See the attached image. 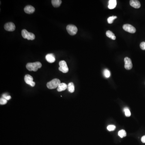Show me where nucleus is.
<instances>
[{
    "instance_id": "obj_1",
    "label": "nucleus",
    "mask_w": 145,
    "mask_h": 145,
    "mask_svg": "<svg viewBox=\"0 0 145 145\" xmlns=\"http://www.w3.org/2000/svg\"><path fill=\"white\" fill-rule=\"evenodd\" d=\"M42 64L40 62H36L35 63H27L26 66L27 69L29 71H36L38 69L42 67Z\"/></svg>"
},
{
    "instance_id": "obj_2",
    "label": "nucleus",
    "mask_w": 145,
    "mask_h": 145,
    "mask_svg": "<svg viewBox=\"0 0 145 145\" xmlns=\"http://www.w3.org/2000/svg\"><path fill=\"white\" fill-rule=\"evenodd\" d=\"M61 83V81L58 79H54L47 83V87L49 89H54L58 87Z\"/></svg>"
},
{
    "instance_id": "obj_3",
    "label": "nucleus",
    "mask_w": 145,
    "mask_h": 145,
    "mask_svg": "<svg viewBox=\"0 0 145 145\" xmlns=\"http://www.w3.org/2000/svg\"><path fill=\"white\" fill-rule=\"evenodd\" d=\"M22 35L23 37L28 40H33L35 38V35L32 33L29 32L26 29H23L22 31Z\"/></svg>"
},
{
    "instance_id": "obj_4",
    "label": "nucleus",
    "mask_w": 145,
    "mask_h": 145,
    "mask_svg": "<svg viewBox=\"0 0 145 145\" xmlns=\"http://www.w3.org/2000/svg\"><path fill=\"white\" fill-rule=\"evenodd\" d=\"M66 29H67L68 33L71 35H75L78 32V28L76 26L74 25L70 24L68 25Z\"/></svg>"
},
{
    "instance_id": "obj_5",
    "label": "nucleus",
    "mask_w": 145,
    "mask_h": 145,
    "mask_svg": "<svg viewBox=\"0 0 145 145\" xmlns=\"http://www.w3.org/2000/svg\"><path fill=\"white\" fill-rule=\"evenodd\" d=\"M59 71L63 73H67L69 71V68L68 67L67 63L65 61H61L59 63Z\"/></svg>"
},
{
    "instance_id": "obj_6",
    "label": "nucleus",
    "mask_w": 145,
    "mask_h": 145,
    "mask_svg": "<svg viewBox=\"0 0 145 145\" xmlns=\"http://www.w3.org/2000/svg\"><path fill=\"white\" fill-rule=\"evenodd\" d=\"M24 80L27 84L30 85L31 86L34 87L35 85V83L33 81V78L29 75H26L25 76Z\"/></svg>"
},
{
    "instance_id": "obj_7",
    "label": "nucleus",
    "mask_w": 145,
    "mask_h": 145,
    "mask_svg": "<svg viewBox=\"0 0 145 145\" xmlns=\"http://www.w3.org/2000/svg\"><path fill=\"white\" fill-rule=\"evenodd\" d=\"M124 30L131 33H135L136 31V29L131 25L126 24H124L123 27Z\"/></svg>"
},
{
    "instance_id": "obj_8",
    "label": "nucleus",
    "mask_w": 145,
    "mask_h": 145,
    "mask_svg": "<svg viewBox=\"0 0 145 145\" xmlns=\"http://www.w3.org/2000/svg\"><path fill=\"white\" fill-rule=\"evenodd\" d=\"M124 68L126 69L130 70L132 69L133 67L131 59L128 57H126L124 59Z\"/></svg>"
},
{
    "instance_id": "obj_9",
    "label": "nucleus",
    "mask_w": 145,
    "mask_h": 145,
    "mask_svg": "<svg viewBox=\"0 0 145 145\" xmlns=\"http://www.w3.org/2000/svg\"><path fill=\"white\" fill-rule=\"evenodd\" d=\"M4 28L7 31H13L15 30V26L13 23H7L5 25Z\"/></svg>"
},
{
    "instance_id": "obj_10",
    "label": "nucleus",
    "mask_w": 145,
    "mask_h": 145,
    "mask_svg": "<svg viewBox=\"0 0 145 145\" xmlns=\"http://www.w3.org/2000/svg\"><path fill=\"white\" fill-rule=\"evenodd\" d=\"M130 5L135 9H139L141 7V4L139 1L137 0H131L130 1Z\"/></svg>"
},
{
    "instance_id": "obj_11",
    "label": "nucleus",
    "mask_w": 145,
    "mask_h": 145,
    "mask_svg": "<svg viewBox=\"0 0 145 145\" xmlns=\"http://www.w3.org/2000/svg\"><path fill=\"white\" fill-rule=\"evenodd\" d=\"M35 10L34 7L31 5H27L24 9L25 12L29 14L33 13L34 12Z\"/></svg>"
},
{
    "instance_id": "obj_12",
    "label": "nucleus",
    "mask_w": 145,
    "mask_h": 145,
    "mask_svg": "<svg viewBox=\"0 0 145 145\" xmlns=\"http://www.w3.org/2000/svg\"><path fill=\"white\" fill-rule=\"evenodd\" d=\"M46 61L49 63H53L55 62V56L53 54H47L46 56Z\"/></svg>"
},
{
    "instance_id": "obj_13",
    "label": "nucleus",
    "mask_w": 145,
    "mask_h": 145,
    "mask_svg": "<svg viewBox=\"0 0 145 145\" xmlns=\"http://www.w3.org/2000/svg\"><path fill=\"white\" fill-rule=\"evenodd\" d=\"M117 2L116 0H110L109 1L108 8L110 9H114L117 6Z\"/></svg>"
},
{
    "instance_id": "obj_14",
    "label": "nucleus",
    "mask_w": 145,
    "mask_h": 145,
    "mask_svg": "<svg viewBox=\"0 0 145 145\" xmlns=\"http://www.w3.org/2000/svg\"><path fill=\"white\" fill-rule=\"evenodd\" d=\"M67 88V85L66 83H60L59 85V86L57 87V91L59 92L63 91Z\"/></svg>"
},
{
    "instance_id": "obj_15",
    "label": "nucleus",
    "mask_w": 145,
    "mask_h": 145,
    "mask_svg": "<svg viewBox=\"0 0 145 145\" xmlns=\"http://www.w3.org/2000/svg\"><path fill=\"white\" fill-rule=\"evenodd\" d=\"M62 3L61 0H52V4L55 7H58L61 5Z\"/></svg>"
},
{
    "instance_id": "obj_16",
    "label": "nucleus",
    "mask_w": 145,
    "mask_h": 145,
    "mask_svg": "<svg viewBox=\"0 0 145 145\" xmlns=\"http://www.w3.org/2000/svg\"><path fill=\"white\" fill-rule=\"evenodd\" d=\"M106 35L109 38L113 40H115L116 39V36L115 35L114 33H113L112 31H107L106 32Z\"/></svg>"
},
{
    "instance_id": "obj_17",
    "label": "nucleus",
    "mask_w": 145,
    "mask_h": 145,
    "mask_svg": "<svg viewBox=\"0 0 145 145\" xmlns=\"http://www.w3.org/2000/svg\"><path fill=\"white\" fill-rule=\"evenodd\" d=\"M68 90L71 93H73L75 91V86L74 83L70 82L67 85Z\"/></svg>"
},
{
    "instance_id": "obj_18",
    "label": "nucleus",
    "mask_w": 145,
    "mask_h": 145,
    "mask_svg": "<svg viewBox=\"0 0 145 145\" xmlns=\"http://www.w3.org/2000/svg\"><path fill=\"white\" fill-rule=\"evenodd\" d=\"M118 135L121 138L125 137L126 136V133L125 131L122 130L119 131L118 132Z\"/></svg>"
},
{
    "instance_id": "obj_19",
    "label": "nucleus",
    "mask_w": 145,
    "mask_h": 145,
    "mask_svg": "<svg viewBox=\"0 0 145 145\" xmlns=\"http://www.w3.org/2000/svg\"><path fill=\"white\" fill-rule=\"evenodd\" d=\"M103 74H104V76L105 77V78H109L111 76V72L108 70L107 69H105L103 71Z\"/></svg>"
},
{
    "instance_id": "obj_20",
    "label": "nucleus",
    "mask_w": 145,
    "mask_h": 145,
    "mask_svg": "<svg viewBox=\"0 0 145 145\" xmlns=\"http://www.w3.org/2000/svg\"><path fill=\"white\" fill-rule=\"evenodd\" d=\"M124 111L125 115L126 117H130L131 115L130 111L129 110V109L127 107H125L124 109Z\"/></svg>"
},
{
    "instance_id": "obj_21",
    "label": "nucleus",
    "mask_w": 145,
    "mask_h": 145,
    "mask_svg": "<svg viewBox=\"0 0 145 145\" xmlns=\"http://www.w3.org/2000/svg\"><path fill=\"white\" fill-rule=\"evenodd\" d=\"M117 16H111V17H109L107 19L108 23L109 24H112L114 20L115 19H117Z\"/></svg>"
},
{
    "instance_id": "obj_22",
    "label": "nucleus",
    "mask_w": 145,
    "mask_h": 145,
    "mask_svg": "<svg viewBox=\"0 0 145 145\" xmlns=\"http://www.w3.org/2000/svg\"><path fill=\"white\" fill-rule=\"evenodd\" d=\"M107 129L109 131H113L115 130L116 126L114 125H110L107 126Z\"/></svg>"
},
{
    "instance_id": "obj_23",
    "label": "nucleus",
    "mask_w": 145,
    "mask_h": 145,
    "mask_svg": "<svg viewBox=\"0 0 145 145\" xmlns=\"http://www.w3.org/2000/svg\"><path fill=\"white\" fill-rule=\"evenodd\" d=\"M7 100L6 99H5V98H1L0 99V104L1 105H4V104H7Z\"/></svg>"
},
{
    "instance_id": "obj_24",
    "label": "nucleus",
    "mask_w": 145,
    "mask_h": 145,
    "mask_svg": "<svg viewBox=\"0 0 145 145\" xmlns=\"http://www.w3.org/2000/svg\"><path fill=\"white\" fill-rule=\"evenodd\" d=\"M3 98H5L7 100H9L10 99H11V96H9V95L5 94L3 95Z\"/></svg>"
},
{
    "instance_id": "obj_25",
    "label": "nucleus",
    "mask_w": 145,
    "mask_h": 145,
    "mask_svg": "<svg viewBox=\"0 0 145 145\" xmlns=\"http://www.w3.org/2000/svg\"><path fill=\"white\" fill-rule=\"evenodd\" d=\"M140 48L142 49V50H145V42H143L140 43Z\"/></svg>"
},
{
    "instance_id": "obj_26",
    "label": "nucleus",
    "mask_w": 145,
    "mask_h": 145,
    "mask_svg": "<svg viewBox=\"0 0 145 145\" xmlns=\"http://www.w3.org/2000/svg\"><path fill=\"white\" fill-rule=\"evenodd\" d=\"M141 141L143 143H145V135L141 137Z\"/></svg>"
}]
</instances>
